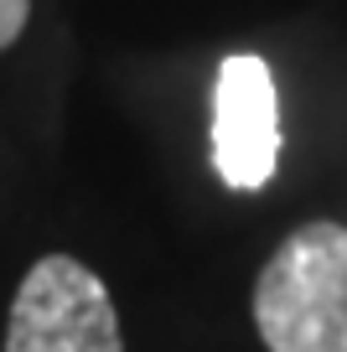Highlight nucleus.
<instances>
[{
  "label": "nucleus",
  "instance_id": "nucleus-1",
  "mask_svg": "<svg viewBox=\"0 0 347 352\" xmlns=\"http://www.w3.org/2000/svg\"><path fill=\"white\" fill-rule=\"evenodd\" d=\"M254 327L270 352H347V228H295L254 280Z\"/></svg>",
  "mask_w": 347,
  "mask_h": 352
},
{
  "label": "nucleus",
  "instance_id": "nucleus-2",
  "mask_svg": "<svg viewBox=\"0 0 347 352\" xmlns=\"http://www.w3.org/2000/svg\"><path fill=\"white\" fill-rule=\"evenodd\" d=\"M6 352H125L104 280L73 254L36 259L11 300Z\"/></svg>",
  "mask_w": 347,
  "mask_h": 352
},
{
  "label": "nucleus",
  "instance_id": "nucleus-3",
  "mask_svg": "<svg viewBox=\"0 0 347 352\" xmlns=\"http://www.w3.org/2000/svg\"><path fill=\"white\" fill-rule=\"evenodd\" d=\"M213 166L223 187L260 192L280 166V99L264 57L233 52L213 83Z\"/></svg>",
  "mask_w": 347,
  "mask_h": 352
},
{
  "label": "nucleus",
  "instance_id": "nucleus-4",
  "mask_svg": "<svg viewBox=\"0 0 347 352\" xmlns=\"http://www.w3.org/2000/svg\"><path fill=\"white\" fill-rule=\"evenodd\" d=\"M26 16H32V0H0V52L26 32Z\"/></svg>",
  "mask_w": 347,
  "mask_h": 352
}]
</instances>
